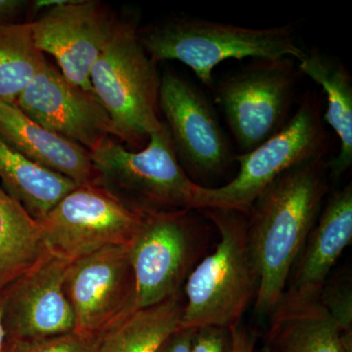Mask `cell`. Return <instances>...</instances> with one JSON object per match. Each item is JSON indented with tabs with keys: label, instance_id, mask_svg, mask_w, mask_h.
Wrapping results in <instances>:
<instances>
[{
	"label": "cell",
	"instance_id": "obj_1",
	"mask_svg": "<svg viewBox=\"0 0 352 352\" xmlns=\"http://www.w3.org/2000/svg\"><path fill=\"white\" fill-rule=\"evenodd\" d=\"M325 157L285 171L252 204L248 234L259 274L254 310L267 317L286 289L291 271L317 219L328 192Z\"/></svg>",
	"mask_w": 352,
	"mask_h": 352
},
{
	"label": "cell",
	"instance_id": "obj_2",
	"mask_svg": "<svg viewBox=\"0 0 352 352\" xmlns=\"http://www.w3.org/2000/svg\"><path fill=\"white\" fill-rule=\"evenodd\" d=\"M139 39L155 62L179 61L207 87L214 88V69L227 60L300 61L305 50L295 24L252 28L175 16L139 28Z\"/></svg>",
	"mask_w": 352,
	"mask_h": 352
},
{
	"label": "cell",
	"instance_id": "obj_3",
	"mask_svg": "<svg viewBox=\"0 0 352 352\" xmlns=\"http://www.w3.org/2000/svg\"><path fill=\"white\" fill-rule=\"evenodd\" d=\"M135 13L117 16L91 73L92 91L112 122L113 138L131 151L144 148L163 124L161 75L139 39Z\"/></svg>",
	"mask_w": 352,
	"mask_h": 352
},
{
	"label": "cell",
	"instance_id": "obj_4",
	"mask_svg": "<svg viewBox=\"0 0 352 352\" xmlns=\"http://www.w3.org/2000/svg\"><path fill=\"white\" fill-rule=\"evenodd\" d=\"M201 214L219 234L212 254L197 264L186 279L182 328H231L256 300L259 274L252 258L248 217L235 210L205 208Z\"/></svg>",
	"mask_w": 352,
	"mask_h": 352
},
{
	"label": "cell",
	"instance_id": "obj_5",
	"mask_svg": "<svg viewBox=\"0 0 352 352\" xmlns=\"http://www.w3.org/2000/svg\"><path fill=\"white\" fill-rule=\"evenodd\" d=\"M90 153L96 184L138 212L195 210L200 185L183 170L166 124L131 151L110 138Z\"/></svg>",
	"mask_w": 352,
	"mask_h": 352
},
{
	"label": "cell",
	"instance_id": "obj_6",
	"mask_svg": "<svg viewBox=\"0 0 352 352\" xmlns=\"http://www.w3.org/2000/svg\"><path fill=\"white\" fill-rule=\"evenodd\" d=\"M319 97L307 92L288 122L252 151L237 155V175L220 187H199L195 210L217 208L247 215L252 204L275 179L293 166L326 157L329 138Z\"/></svg>",
	"mask_w": 352,
	"mask_h": 352
},
{
	"label": "cell",
	"instance_id": "obj_7",
	"mask_svg": "<svg viewBox=\"0 0 352 352\" xmlns=\"http://www.w3.org/2000/svg\"><path fill=\"white\" fill-rule=\"evenodd\" d=\"M142 217L129 245L138 308L152 307L179 292L208 247L210 232L200 210L147 212Z\"/></svg>",
	"mask_w": 352,
	"mask_h": 352
},
{
	"label": "cell",
	"instance_id": "obj_8",
	"mask_svg": "<svg viewBox=\"0 0 352 352\" xmlns=\"http://www.w3.org/2000/svg\"><path fill=\"white\" fill-rule=\"evenodd\" d=\"M298 73L291 58L256 59L214 85V101L241 154L252 151L287 124Z\"/></svg>",
	"mask_w": 352,
	"mask_h": 352
},
{
	"label": "cell",
	"instance_id": "obj_9",
	"mask_svg": "<svg viewBox=\"0 0 352 352\" xmlns=\"http://www.w3.org/2000/svg\"><path fill=\"white\" fill-rule=\"evenodd\" d=\"M142 219L107 189L88 184L69 192L38 222L48 252L73 261L110 245H131Z\"/></svg>",
	"mask_w": 352,
	"mask_h": 352
},
{
	"label": "cell",
	"instance_id": "obj_10",
	"mask_svg": "<svg viewBox=\"0 0 352 352\" xmlns=\"http://www.w3.org/2000/svg\"><path fill=\"white\" fill-rule=\"evenodd\" d=\"M159 108L178 161L197 184L223 175L235 161L214 107L194 83L173 72H164Z\"/></svg>",
	"mask_w": 352,
	"mask_h": 352
},
{
	"label": "cell",
	"instance_id": "obj_11",
	"mask_svg": "<svg viewBox=\"0 0 352 352\" xmlns=\"http://www.w3.org/2000/svg\"><path fill=\"white\" fill-rule=\"evenodd\" d=\"M65 292L76 332L102 335L138 309L129 245H110L71 261Z\"/></svg>",
	"mask_w": 352,
	"mask_h": 352
},
{
	"label": "cell",
	"instance_id": "obj_12",
	"mask_svg": "<svg viewBox=\"0 0 352 352\" xmlns=\"http://www.w3.org/2000/svg\"><path fill=\"white\" fill-rule=\"evenodd\" d=\"M71 261L48 252L24 274L0 291L6 340H34L76 331L65 292Z\"/></svg>",
	"mask_w": 352,
	"mask_h": 352
},
{
	"label": "cell",
	"instance_id": "obj_13",
	"mask_svg": "<svg viewBox=\"0 0 352 352\" xmlns=\"http://www.w3.org/2000/svg\"><path fill=\"white\" fill-rule=\"evenodd\" d=\"M117 16L95 0H61L32 21L34 43L56 60L62 75L92 91L90 73Z\"/></svg>",
	"mask_w": 352,
	"mask_h": 352
},
{
	"label": "cell",
	"instance_id": "obj_14",
	"mask_svg": "<svg viewBox=\"0 0 352 352\" xmlns=\"http://www.w3.org/2000/svg\"><path fill=\"white\" fill-rule=\"evenodd\" d=\"M15 105L39 126L88 152L113 138L110 117L94 92L69 82L48 62Z\"/></svg>",
	"mask_w": 352,
	"mask_h": 352
},
{
	"label": "cell",
	"instance_id": "obj_15",
	"mask_svg": "<svg viewBox=\"0 0 352 352\" xmlns=\"http://www.w3.org/2000/svg\"><path fill=\"white\" fill-rule=\"evenodd\" d=\"M320 295L285 289L267 316L263 352L342 351V333Z\"/></svg>",
	"mask_w": 352,
	"mask_h": 352
},
{
	"label": "cell",
	"instance_id": "obj_16",
	"mask_svg": "<svg viewBox=\"0 0 352 352\" xmlns=\"http://www.w3.org/2000/svg\"><path fill=\"white\" fill-rule=\"evenodd\" d=\"M352 240V186L336 191L320 212L291 271L288 291L320 295L329 273Z\"/></svg>",
	"mask_w": 352,
	"mask_h": 352
},
{
	"label": "cell",
	"instance_id": "obj_17",
	"mask_svg": "<svg viewBox=\"0 0 352 352\" xmlns=\"http://www.w3.org/2000/svg\"><path fill=\"white\" fill-rule=\"evenodd\" d=\"M0 138L30 161L78 186L96 184V173L87 149L39 126L14 104L2 101Z\"/></svg>",
	"mask_w": 352,
	"mask_h": 352
},
{
	"label": "cell",
	"instance_id": "obj_18",
	"mask_svg": "<svg viewBox=\"0 0 352 352\" xmlns=\"http://www.w3.org/2000/svg\"><path fill=\"white\" fill-rule=\"evenodd\" d=\"M298 62V72L320 85L326 95L322 118L340 141L339 152L327 163L328 175L339 179L352 164V76L340 60L318 50H305Z\"/></svg>",
	"mask_w": 352,
	"mask_h": 352
},
{
	"label": "cell",
	"instance_id": "obj_19",
	"mask_svg": "<svg viewBox=\"0 0 352 352\" xmlns=\"http://www.w3.org/2000/svg\"><path fill=\"white\" fill-rule=\"evenodd\" d=\"M0 185L39 221L78 185L34 164L0 138Z\"/></svg>",
	"mask_w": 352,
	"mask_h": 352
},
{
	"label": "cell",
	"instance_id": "obj_20",
	"mask_svg": "<svg viewBox=\"0 0 352 352\" xmlns=\"http://www.w3.org/2000/svg\"><path fill=\"white\" fill-rule=\"evenodd\" d=\"M184 302L178 292L152 307L138 308L102 333L97 352H157L182 328Z\"/></svg>",
	"mask_w": 352,
	"mask_h": 352
},
{
	"label": "cell",
	"instance_id": "obj_21",
	"mask_svg": "<svg viewBox=\"0 0 352 352\" xmlns=\"http://www.w3.org/2000/svg\"><path fill=\"white\" fill-rule=\"evenodd\" d=\"M47 252L38 222L0 185V291Z\"/></svg>",
	"mask_w": 352,
	"mask_h": 352
},
{
	"label": "cell",
	"instance_id": "obj_22",
	"mask_svg": "<svg viewBox=\"0 0 352 352\" xmlns=\"http://www.w3.org/2000/svg\"><path fill=\"white\" fill-rule=\"evenodd\" d=\"M46 62L34 43L32 22L0 23V101L15 105Z\"/></svg>",
	"mask_w": 352,
	"mask_h": 352
},
{
	"label": "cell",
	"instance_id": "obj_23",
	"mask_svg": "<svg viewBox=\"0 0 352 352\" xmlns=\"http://www.w3.org/2000/svg\"><path fill=\"white\" fill-rule=\"evenodd\" d=\"M102 335L74 332L34 340H6L3 352H97Z\"/></svg>",
	"mask_w": 352,
	"mask_h": 352
},
{
	"label": "cell",
	"instance_id": "obj_24",
	"mask_svg": "<svg viewBox=\"0 0 352 352\" xmlns=\"http://www.w3.org/2000/svg\"><path fill=\"white\" fill-rule=\"evenodd\" d=\"M320 298L340 333H352V292L349 280L325 285Z\"/></svg>",
	"mask_w": 352,
	"mask_h": 352
},
{
	"label": "cell",
	"instance_id": "obj_25",
	"mask_svg": "<svg viewBox=\"0 0 352 352\" xmlns=\"http://www.w3.org/2000/svg\"><path fill=\"white\" fill-rule=\"evenodd\" d=\"M231 349L230 329L205 326L197 329L191 352H231Z\"/></svg>",
	"mask_w": 352,
	"mask_h": 352
},
{
	"label": "cell",
	"instance_id": "obj_26",
	"mask_svg": "<svg viewBox=\"0 0 352 352\" xmlns=\"http://www.w3.org/2000/svg\"><path fill=\"white\" fill-rule=\"evenodd\" d=\"M197 329L179 328L171 333L157 352H191Z\"/></svg>",
	"mask_w": 352,
	"mask_h": 352
},
{
	"label": "cell",
	"instance_id": "obj_27",
	"mask_svg": "<svg viewBox=\"0 0 352 352\" xmlns=\"http://www.w3.org/2000/svg\"><path fill=\"white\" fill-rule=\"evenodd\" d=\"M229 329L232 338L231 352H256V337L249 329L241 323Z\"/></svg>",
	"mask_w": 352,
	"mask_h": 352
},
{
	"label": "cell",
	"instance_id": "obj_28",
	"mask_svg": "<svg viewBox=\"0 0 352 352\" xmlns=\"http://www.w3.org/2000/svg\"><path fill=\"white\" fill-rule=\"evenodd\" d=\"M30 4L23 0H0V23H17Z\"/></svg>",
	"mask_w": 352,
	"mask_h": 352
},
{
	"label": "cell",
	"instance_id": "obj_29",
	"mask_svg": "<svg viewBox=\"0 0 352 352\" xmlns=\"http://www.w3.org/2000/svg\"><path fill=\"white\" fill-rule=\"evenodd\" d=\"M340 342H342V351L340 352H352V333H342Z\"/></svg>",
	"mask_w": 352,
	"mask_h": 352
},
{
	"label": "cell",
	"instance_id": "obj_30",
	"mask_svg": "<svg viewBox=\"0 0 352 352\" xmlns=\"http://www.w3.org/2000/svg\"><path fill=\"white\" fill-rule=\"evenodd\" d=\"M6 344V333L2 320L1 307H0V352H3Z\"/></svg>",
	"mask_w": 352,
	"mask_h": 352
}]
</instances>
